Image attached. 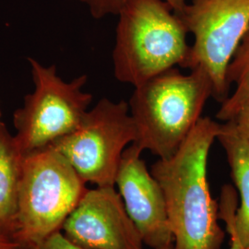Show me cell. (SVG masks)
Listing matches in <instances>:
<instances>
[{
  "instance_id": "6da1fadb",
  "label": "cell",
  "mask_w": 249,
  "mask_h": 249,
  "mask_svg": "<svg viewBox=\"0 0 249 249\" xmlns=\"http://www.w3.org/2000/svg\"><path fill=\"white\" fill-rule=\"evenodd\" d=\"M222 123L202 116L178 151L151 173L163 191L174 249H221L224 231L210 191L208 160Z\"/></svg>"
},
{
  "instance_id": "7a4b0ae2",
  "label": "cell",
  "mask_w": 249,
  "mask_h": 249,
  "mask_svg": "<svg viewBox=\"0 0 249 249\" xmlns=\"http://www.w3.org/2000/svg\"><path fill=\"white\" fill-rule=\"evenodd\" d=\"M213 87L200 70L184 74L178 68L134 88L128 106L137 130L134 142L159 159L173 156L202 117Z\"/></svg>"
},
{
  "instance_id": "3957f363",
  "label": "cell",
  "mask_w": 249,
  "mask_h": 249,
  "mask_svg": "<svg viewBox=\"0 0 249 249\" xmlns=\"http://www.w3.org/2000/svg\"><path fill=\"white\" fill-rule=\"evenodd\" d=\"M117 17L112 57L118 81L135 88L173 68H185L189 34L165 0H126Z\"/></svg>"
},
{
  "instance_id": "277c9868",
  "label": "cell",
  "mask_w": 249,
  "mask_h": 249,
  "mask_svg": "<svg viewBox=\"0 0 249 249\" xmlns=\"http://www.w3.org/2000/svg\"><path fill=\"white\" fill-rule=\"evenodd\" d=\"M86 191V183L52 147L24 155L12 240L26 247L61 231Z\"/></svg>"
},
{
  "instance_id": "5b68a950",
  "label": "cell",
  "mask_w": 249,
  "mask_h": 249,
  "mask_svg": "<svg viewBox=\"0 0 249 249\" xmlns=\"http://www.w3.org/2000/svg\"><path fill=\"white\" fill-rule=\"evenodd\" d=\"M35 90L24 99V106L13 115L14 136L22 155L50 146L80 124L89 110L92 95L83 90L87 76L66 82L54 66L45 67L29 58Z\"/></svg>"
},
{
  "instance_id": "8992f818",
  "label": "cell",
  "mask_w": 249,
  "mask_h": 249,
  "mask_svg": "<svg viewBox=\"0 0 249 249\" xmlns=\"http://www.w3.org/2000/svg\"><path fill=\"white\" fill-rule=\"evenodd\" d=\"M137 140L128 103L101 99L78 127L50 145L65 157L85 183L115 187L125 149Z\"/></svg>"
},
{
  "instance_id": "52a82bcc",
  "label": "cell",
  "mask_w": 249,
  "mask_h": 249,
  "mask_svg": "<svg viewBox=\"0 0 249 249\" xmlns=\"http://www.w3.org/2000/svg\"><path fill=\"white\" fill-rule=\"evenodd\" d=\"M178 14L194 38L184 69L204 71L222 104L230 95L229 65L249 30V0H188Z\"/></svg>"
},
{
  "instance_id": "ba28073f",
  "label": "cell",
  "mask_w": 249,
  "mask_h": 249,
  "mask_svg": "<svg viewBox=\"0 0 249 249\" xmlns=\"http://www.w3.org/2000/svg\"><path fill=\"white\" fill-rule=\"evenodd\" d=\"M61 231L85 249H143L144 246L115 187L87 189Z\"/></svg>"
},
{
  "instance_id": "9c48e42d",
  "label": "cell",
  "mask_w": 249,
  "mask_h": 249,
  "mask_svg": "<svg viewBox=\"0 0 249 249\" xmlns=\"http://www.w3.org/2000/svg\"><path fill=\"white\" fill-rule=\"evenodd\" d=\"M143 151L129 145L123 153L116 185L125 211L140 231L144 245L151 249L174 245L175 239L163 191L142 158Z\"/></svg>"
},
{
  "instance_id": "30bf717a",
  "label": "cell",
  "mask_w": 249,
  "mask_h": 249,
  "mask_svg": "<svg viewBox=\"0 0 249 249\" xmlns=\"http://www.w3.org/2000/svg\"><path fill=\"white\" fill-rule=\"evenodd\" d=\"M217 141L225 151L231 178L240 195V206L237 207L233 188L223 187L219 214L226 229L233 231L241 244L249 249V143L232 121L222 123Z\"/></svg>"
},
{
  "instance_id": "8fae6325",
  "label": "cell",
  "mask_w": 249,
  "mask_h": 249,
  "mask_svg": "<svg viewBox=\"0 0 249 249\" xmlns=\"http://www.w3.org/2000/svg\"><path fill=\"white\" fill-rule=\"evenodd\" d=\"M23 155L0 121V234L12 239L18 220Z\"/></svg>"
},
{
  "instance_id": "7c38bea8",
  "label": "cell",
  "mask_w": 249,
  "mask_h": 249,
  "mask_svg": "<svg viewBox=\"0 0 249 249\" xmlns=\"http://www.w3.org/2000/svg\"><path fill=\"white\" fill-rule=\"evenodd\" d=\"M227 79L234 89L221 104L216 115L217 119L223 122L231 120L241 107L249 102V28L231 58Z\"/></svg>"
},
{
  "instance_id": "4fadbf2b",
  "label": "cell",
  "mask_w": 249,
  "mask_h": 249,
  "mask_svg": "<svg viewBox=\"0 0 249 249\" xmlns=\"http://www.w3.org/2000/svg\"><path fill=\"white\" fill-rule=\"evenodd\" d=\"M89 9L90 15L96 19L110 15L117 16L126 0H80ZM170 6L179 13L186 6L188 0H165Z\"/></svg>"
},
{
  "instance_id": "5bb4252c",
  "label": "cell",
  "mask_w": 249,
  "mask_h": 249,
  "mask_svg": "<svg viewBox=\"0 0 249 249\" xmlns=\"http://www.w3.org/2000/svg\"><path fill=\"white\" fill-rule=\"evenodd\" d=\"M19 249H85L70 240L62 231H55L47 236L44 240L37 244L26 247H20Z\"/></svg>"
},
{
  "instance_id": "9a60e30c",
  "label": "cell",
  "mask_w": 249,
  "mask_h": 249,
  "mask_svg": "<svg viewBox=\"0 0 249 249\" xmlns=\"http://www.w3.org/2000/svg\"><path fill=\"white\" fill-rule=\"evenodd\" d=\"M230 121L234 123L238 131L249 143V102L241 107L237 114Z\"/></svg>"
},
{
  "instance_id": "2e32d148",
  "label": "cell",
  "mask_w": 249,
  "mask_h": 249,
  "mask_svg": "<svg viewBox=\"0 0 249 249\" xmlns=\"http://www.w3.org/2000/svg\"><path fill=\"white\" fill-rule=\"evenodd\" d=\"M19 245L6 235L0 234V249H19Z\"/></svg>"
},
{
  "instance_id": "e0dca14e",
  "label": "cell",
  "mask_w": 249,
  "mask_h": 249,
  "mask_svg": "<svg viewBox=\"0 0 249 249\" xmlns=\"http://www.w3.org/2000/svg\"><path fill=\"white\" fill-rule=\"evenodd\" d=\"M227 231H228V233L230 235V239H231V246H230V249H249L245 248L241 244L240 241L237 238L236 234L233 231L230 230V229H227Z\"/></svg>"
},
{
  "instance_id": "ac0fdd59",
  "label": "cell",
  "mask_w": 249,
  "mask_h": 249,
  "mask_svg": "<svg viewBox=\"0 0 249 249\" xmlns=\"http://www.w3.org/2000/svg\"><path fill=\"white\" fill-rule=\"evenodd\" d=\"M174 249V245H172V246H169V247H165V248H161V249Z\"/></svg>"
},
{
  "instance_id": "d6986e66",
  "label": "cell",
  "mask_w": 249,
  "mask_h": 249,
  "mask_svg": "<svg viewBox=\"0 0 249 249\" xmlns=\"http://www.w3.org/2000/svg\"><path fill=\"white\" fill-rule=\"evenodd\" d=\"M0 121H1V112H0Z\"/></svg>"
}]
</instances>
